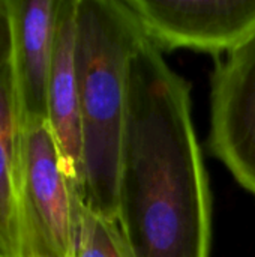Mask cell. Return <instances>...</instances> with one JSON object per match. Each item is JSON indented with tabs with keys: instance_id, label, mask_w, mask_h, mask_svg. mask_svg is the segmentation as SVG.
Instances as JSON below:
<instances>
[{
	"instance_id": "277c9868",
	"label": "cell",
	"mask_w": 255,
	"mask_h": 257,
	"mask_svg": "<svg viewBox=\"0 0 255 257\" xmlns=\"http://www.w3.org/2000/svg\"><path fill=\"white\" fill-rule=\"evenodd\" d=\"M162 53L179 48L221 56L255 35V0H125Z\"/></svg>"
},
{
	"instance_id": "30bf717a",
	"label": "cell",
	"mask_w": 255,
	"mask_h": 257,
	"mask_svg": "<svg viewBox=\"0 0 255 257\" xmlns=\"http://www.w3.org/2000/svg\"><path fill=\"white\" fill-rule=\"evenodd\" d=\"M12 57V29L8 2L0 0V69Z\"/></svg>"
},
{
	"instance_id": "5b68a950",
	"label": "cell",
	"mask_w": 255,
	"mask_h": 257,
	"mask_svg": "<svg viewBox=\"0 0 255 257\" xmlns=\"http://www.w3.org/2000/svg\"><path fill=\"white\" fill-rule=\"evenodd\" d=\"M209 148L255 197V35L215 62Z\"/></svg>"
},
{
	"instance_id": "8fae6325",
	"label": "cell",
	"mask_w": 255,
	"mask_h": 257,
	"mask_svg": "<svg viewBox=\"0 0 255 257\" xmlns=\"http://www.w3.org/2000/svg\"><path fill=\"white\" fill-rule=\"evenodd\" d=\"M0 257H5V256H2V254H0Z\"/></svg>"
},
{
	"instance_id": "ba28073f",
	"label": "cell",
	"mask_w": 255,
	"mask_h": 257,
	"mask_svg": "<svg viewBox=\"0 0 255 257\" xmlns=\"http://www.w3.org/2000/svg\"><path fill=\"white\" fill-rule=\"evenodd\" d=\"M21 155L23 117L11 57L0 69V254L5 257H21Z\"/></svg>"
},
{
	"instance_id": "6da1fadb",
	"label": "cell",
	"mask_w": 255,
	"mask_h": 257,
	"mask_svg": "<svg viewBox=\"0 0 255 257\" xmlns=\"http://www.w3.org/2000/svg\"><path fill=\"white\" fill-rule=\"evenodd\" d=\"M191 83L146 35L129 69L117 223L135 257H210L212 193Z\"/></svg>"
},
{
	"instance_id": "7a4b0ae2",
	"label": "cell",
	"mask_w": 255,
	"mask_h": 257,
	"mask_svg": "<svg viewBox=\"0 0 255 257\" xmlns=\"http://www.w3.org/2000/svg\"><path fill=\"white\" fill-rule=\"evenodd\" d=\"M143 30L125 0H77L75 65L83 134V200L117 221L129 69Z\"/></svg>"
},
{
	"instance_id": "8992f818",
	"label": "cell",
	"mask_w": 255,
	"mask_h": 257,
	"mask_svg": "<svg viewBox=\"0 0 255 257\" xmlns=\"http://www.w3.org/2000/svg\"><path fill=\"white\" fill-rule=\"evenodd\" d=\"M12 29V65L23 122L47 119L60 0H6Z\"/></svg>"
},
{
	"instance_id": "3957f363",
	"label": "cell",
	"mask_w": 255,
	"mask_h": 257,
	"mask_svg": "<svg viewBox=\"0 0 255 257\" xmlns=\"http://www.w3.org/2000/svg\"><path fill=\"white\" fill-rule=\"evenodd\" d=\"M47 119L23 122L21 257H72L75 199Z\"/></svg>"
},
{
	"instance_id": "9c48e42d",
	"label": "cell",
	"mask_w": 255,
	"mask_h": 257,
	"mask_svg": "<svg viewBox=\"0 0 255 257\" xmlns=\"http://www.w3.org/2000/svg\"><path fill=\"white\" fill-rule=\"evenodd\" d=\"M72 257H135L117 221L75 199Z\"/></svg>"
},
{
	"instance_id": "52a82bcc",
	"label": "cell",
	"mask_w": 255,
	"mask_h": 257,
	"mask_svg": "<svg viewBox=\"0 0 255 257\" xmlns=\"http://www.w3.org/2000/svg\"><path fill=\"white\" fill-rule=\"evenodd\" d=\"M77 0H60L56 45L47 93V122L63 170L83 197V134L75 65Z\"/></svg>"
}]
</instances>
